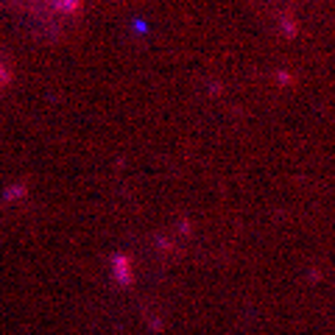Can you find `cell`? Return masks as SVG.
<instances>
[{
	"instance_id": "cell-1",
	"label": "cell",
	"mask_w": 335,
	"mask_h": 335,
	"mask_svg": "<svg viewBox=\"0 0 335 335\" xmlns=\"http://www.w3.org/2000/svg\"><path fill=\"white\" fill-rule=\"evenodd\" d=\"M115 268H117V279L129 285V282H131V274H129V257H115Z\"/></svg>"
},
{
	"instance_id": "cell-2",
	"label": "cell",
	"mask_w": 335,
	"mask_h": 335,
	"mask_svg": "<svg viewBox=\"0 0 335 335\" xmlns=\"http://www.w3.org/2000/svg\"><path fill=\"white\" fill-rule=\"evenodd\" d=\"M59 6H62L64 11H70V14H76V11L81 9V0H56Z\"/></svg>"
},
{
	"instance_id": "cell-3",
	"label": "cell",
	"mask_w": 335,
	"mask_h": 335,
	"mask_svg": "<svg viewBox=\"0 0 335 335\" xmlns=\"http://www.w3.org/2000/svg\"><path fill=\"white\" fill-rule=\"evenodd\" d=\"M6 81H9V73H6L3 67H0V84H6Z\"/></svg>"
}]
</instances>
